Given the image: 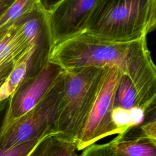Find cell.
Here are the masks:
<instances>
[{"instance_id":"30bf717a","label":"cell","mask_w":156,"mask_h":156,"mask_svg":"<svg viewBox=\"0 0 156 156\" xmlns=\"http://www.w3.org/2000/svg\"><path fill=\"white\" fill-rule=\"evenodd\" d=\"M76 144L56 135L44 137L29 156H79Z\"/></svg>"},{"instance_id":"6da1fadb","label":"cell","mask_w":156,"mask_h":156,"mask_svg":"<svg viewBox=\"0 0 156 156\" xmlns=\"http://www.w3.org/2000/svg\"><path fill=\"white\" fill-rule=\"evenodd\" d=\"M49 62L63 69L85 66L118 69L131 79L138 107L146 115L155 109L156 68L146 37L116 41L83 32L53 46Z\"/></svg>"},{"instance_id":"9c48e42d","label":"cell","mask_w":156,"mask_h":156,"mask_svg":"<svg viewBox=\"0 0 156 156\" xmlns=\"http://www.w3.org/2000/svg\"><path fill=\"white\" fill-rule=\"evenodd\" d=\"M35 46L30 45L18 30L12 26L0 39V65L13 63L14 65L32 51Z\"/></svg>"},{"instance_id":"8fae6325","label":"cell","mask_w":156,"mask_h":156,"mask_svg":"<svg viewBox=\"0 0 156 156\" xmlns=\"http://www.w3.org/2000/svg\"><path fill=\"white\" fill-rule=\"evenodd\" d=\"M32 54V50L13 65L11 71L0 86V101L9 99L20 85L30 77L31 73L30 60Z\"/></svg>"},{"instance_id":"5b68a950","label":"cell","mask_w":156,"mask_h":156,"mask_svg":"<svg viewBox=\"0 0 156 156\" xmlns=\"http://www.w3.org/2000/svg\"><path fill=\"white\" fill-rule=\"evenodd\" d=\"M122 73L118 69L105 68V73L87 119L77 139V151L108 136L118 134L111 119L117 87Z\"/></svg>"},{"instance_id":"52a82bcc","label":"cell","mask_w":156,"mask_h":156,"mask_svg":"<svg viewBox=\"0 0 156 156\" xmlns=\"http://www.w3.org/2000/svg\"><path fill=\"white\" fill-rule=\"evenodd\" d=\"M101 0H62L47 13L53 46L85 32Z\"/></svg>"},{"instance_id":"9a60e30c","label":"cell","mask_w":156,"mask_h":156,"mask_svg":"<svg viewBox=\"0 0 156 156\" xmlns=\"http://www.w3.org/2000/svg\"><path fill=\"white\" fill-rule=\"evenodd\" d=\"M46 136L37 138L10 148L0 149V156H29L36 146Z\"/></svg>"},{"instance_id":"3957f363","label":"cell","mask_w":156,"mask_h":156,"mask_svg":"<svg viewBox=\"0 0 156 156\" xmlns=\"http://www.w3.org/2000/svg\"><path fill=\"white\" fill-rule=\"evenodd\" d=\"M105 68H73L63 71V92L54 125L58 136L74 143L87 119Z\"/></svg>"},{"instance_id":"ffe728a7","label":"cell","mask_w":156,"mask_h":156,"mask_svg":"<svg viewBox=\"0 0 156 156\" xmlns=\"http://www.w3.org/2000/svg\"><path fill=\"white\" fill-rule=\"evenodd\" d=\"M13 1L14 0H0V16L5 12Z\"/></svg>"},{"instance_id":"ac0fdd59","label":"cell","mask_w":156,"mask_h":156,"mask_svg":"<svg viewBox=\"0 0 156 156\" xmlns=\"http://www.w3.org/2000/svg\"><path fill=\"white\" fill-rule=\"evenodd\" d=\"M62 0H38L41 8L46 13L51 11Z\"/></svg>"},{"instance_id":"4fadbf2b","label":"cell","mask_w":156,"mask_h":156,"mask_svg":"<svg viewBox=\"0 0 156 156\" xmlns=\"http://www.w3.org/2000/svg\"><path fill=\"white\" fill-rule=\"evenodd\" d=\"M114 107L126 109L139 107L138 94L135 87L131 79L123 74L117 87Z\"/></svg>"},{"instance_id":"603a6c76","label":"cell","mask_w":156,"mask_h":156,"mask_svg":"<svg viewBox=\"0 0 156 156\" xmlns=\"http://www.w3.org/2000/svg\"><path fill=\"white\" fill-rule=\"evenodd\" d=\"M4 34H0V39L2 38V37L3 36V35H4Z\"/></svg>"},{"instance_id":"8992f818","label":"cell","mask_w":156,"mask_h":156,"mask_svg":"<svg viewBox=\"0 0 156 156\" xmlns=\"http://www.w3.org/2000/svg\"><path fill=\"white\" fill-rule=\"evenodd\" d=\"M63 71L59 65L49 62L38 74L25 79L9 98L3 129L37 105L51 89Z\"/></svg>"},{"instance_id":"2e32d148","label":"cell","mask_w":156,"mask_h":156,"mask_svg":"<svg viewBox=\"0 0 156 156\" xmlns=\"http://www.w3.org/2000/svg\"><path fill=\"white\" fill-rule=\"evenodd\" d=\"M79 156H113L111 141L104 144H92L83 149Z\"/></svg>"},{"instance_id":"ba28073f","label":"cell","mask_w":156,"mask_h":156,"mask_svg":"<svg viewBox=\"0 0 156 156\" xmlns=\"http://www.w3.org/2000/svg\"><path fill=\"white\" fill-rule=\"evenodd\" d=\"M110 141L113 156H156V143L140 135L138 126L118 134Z\"/></svg>"},{"instance_id":"44dd1931","label":"cell","mask_w":156,"mask_h":156,"mask_svg":"<svg viewBox=\"0 0 156 156\" xmlns=\"http://www.w3.org/2000/svg\"><path fill=\"white\" fill-rule=\"evenodd\" d=\"M7 106H8V105H7ZM7 106L0 112V136H1V134L2 133V129H3L4 124L5 116V113H6V110H7Z\"/></svg>"},{"instance_id":"7402d4cb","label":"cell","mask_w":156,"mask_h":156,"mask_svg":"<svg viewBox=\"0 0 156 156\" xmlns=\"http://www.w3.org/2000/svg\"><path fill=\"white\" fill-rule=\"evenodd\" d=\"M4 81H3V82H4ZM3 82H0V86H1V85L2 84V83ZM9 98L7 99H6V100H4V101H0V112L7 106V105H8V104H9Z\"/></svg>"},{"instance_id":"5bb4252c","label":"cell","mask_w":156,"mask_h":156,"mask_svg":"<svg viewBox=\"0 0 156 156\" xmlns=\"http://www.w3.org/2000/svg\"><path fill=\"white\" fill-rule=\"evenodd\" d=\"M111 119L113 125L118 130V134L134 127L132 121L130 109L114 107L112 112Z\"/></svg>"},{"instance_id":"e0dca14e","label":"cell","mask_w":156,"mask_h":156,"mask_svg":"<svg viewBox=\"0 0 156 156\" xmlns=\"http://www.w3.org/2000/svg\"><path fill=\"white\" fill-rule=\"evenodd\" d=\"M140 135L156 143V119L155 114L146 122H143L138 126Z\"/></svg>"},{"instance_id":"d6986e66","label":"cell","mask_w":156,"mask_h":156,"mask_svg":"<svg viewBox=\"0 0 156 156\" xmlns=\"http://www.w3.org/2000/svg\"><path fill=\"white\" fill-rule=\"evenodd\" d=\"M13 66V63L0 65V82H3L7 77Z\"/></svg>"},{"instance_id":"7a4b0ae2","label":"cell","mask_w":156,"mask_h":156,"mask_svg":"<svg viewBox=\"0 0 156 156\" xmlns=\"http://www.w3.org/2000/svg\"><path fill=\"white\" fill-rule=\"evenodd\" d=\"M156 0H101L85 32L105 40L130 41L155 29Z\"/></svg>"},{"instance_id":"7c38bea8","label":"cell","mask_w":156,"mask_h":156,"mask_svg":"<svg viewBox=\"0 0 156 156\" xmlns=\"http://www.w3.org/2000/svg\"><path fill=\"white\" fill-rule=\"evenodd\" d=\"M40 6L38 0H14L0 16V34Z\"/></svg>"},{"instance_id":"277c9868","label":"cell","mask_w":156,"mask_h":156,"mask_svg":"<svg viewBox=\"0 0 156 156\" xmlns=\"http://www.w3.org/2000/svg\"><path fill=\"white\" fill-rule=\"evenodd\" d=\"M63 92V71L37 105L2 130L0 136V149L10 148L37 138L55 135L54 125Z\"/></svg>"}]
</instances>
